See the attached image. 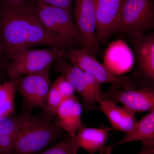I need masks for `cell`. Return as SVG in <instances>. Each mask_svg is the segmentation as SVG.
I'll return each mask as SVG.
<instances>
[{
	"mask_svg": "<svg viewBox=\"0 0 154 154\" xmlns=\"http://www.w3.org/2000/svg\"><path fill=\"white\" fill-rule=\"evenodd\" d=\"M0 41L7 54L31 46L47 45L66 49L63 44L50 35L33 8H14L4 4L0 7Z\"/></svg>",
	"mask_w": 154,
	"mask_h": 154,
	"instance_id": "6da1fadb",
	"label": "cell"
},
{
	"mask_svg": "<svg viewBox=\"0 0 154 154\" xmlns=\"http://www.w3.org/2000/svg\"><path fill=\"white\" fill-rule=\"evenodd\" d=\"M50 35L67 47L86 49L85 45L74 19L72 11L53 7L37 1L33 8Z\"/></svg>",
	"mask_w": 154,
	"mask_h": 154,
	"instance_id": "7a4b0ae2",
	"label": "cell"
},
{
	"mask_svg": "<svg viewBox=\"0 0 154 154\" xmlns=\"http://www.w3.org/2000/svg\"><path fill=\"white\" fill-rule=\"evenodd\" d=\"M23 114L13 154H37L56 141L62 130L30 113Z\"/></svg>",
	"mask_w": 154,
	"mask_h": 154,
	"instance_id": "3957f363",
	"label": "cell"
},
{
	"mask_svg": "<svg viewBox=\"0 0 154 154\" xmlns=\"http://www.w3.org/2000/svg\"><path fill=\"white\" fill-rule=\"evenodd\" d=\"M154 28L153 0H125L111 36L123 33L139 36Z\"/></svg>",
	"mask_w": 154,
	"mask_h": 154,
	"instance_id": "277c9868",
	"label": "cell"
},
{
	"mask_svg": "<svg viewBox=\"0 0 154 154\" xmlns=\"http://www.w3.org/2000/svg\"><path fill=\"white\" fill-rule=\"evenodd\" d=\"M63 57L70 61L74 66L94 76L101 84H112L116 88L126 90L136 88V84L129 78L110 71L98 61L96 57L82 48H66Z\"/></svg>",
	"mask_w": 154,
	"mask_h": 154,
	"instance_id": "5b68a950",
	"label": "cell"
},
{
	"mask_svg": "<svg viewBox=\"0 0 154 154\" xmlns=\"http://www.w3.org/2000/svg\"><path fill=\"white\" fill-rule=\"evenodd\" d=\"M66 49L54 48L43 49H23L12 54V62L8 69L11 78L42 71L51 66L54 62L63 57Z\"/></svg>",
	"mask_w": 154,
	"mask_h": 154,
	"instance_id": "8992f818",
	"label": "cell"
},
{
	"mask_svg": "<svg viewBox=\"0 0 154 154\" xmlns=\"http://www.w3.org/2000/svg\"><path fill=\"white\" fill-rule=\"evenodd\" d=\"M13 78L16 90L22 95L26 112L30 113L34 108L42 109L47 100L51 86L49 69Z\"/></svg>",
	"mask_w": 154,
	"mask_h": 154,
	"instance_id": "52a82bcc",
	"label": "cell"
},
{
	"mask_svg": "<svg viewBox=\"0 0 154 154\" xmlns=\"http://www.w3.org/2000/svg\"><path fill=\"white\" fill-rule=\"evenodd\" d=\"M73 16L86 50L98 56L101 49L96 36V0H75Z\"/></svg>",
	"mask_w": 154,
	"mask_h": 154,
	"instance_id": "ba28073f",
	"label": "cell"
},
{
	"mask_svg": "<svg viewBox=\"0 0 154 154\" xmlns=\"http://www.w3.org/2000/svg\"><path fill=\"white\" fill-rule=\"evenodd\" d=\"M99 98L115 103H122L134 112L154 110L153 88L126 90L113 86L111 89L101 92Z\"/></svg>",
	"mask_w": 154,
	"mask_h": 154,
	"instance_id": "9c48e42d",
	"label": "cell"
},
{
	"mask_svg": "<svg viewBox=\"0 0 154 154\" xmlns=\"http://www.w3.org/2000/svg\"><path fill=\"white\" fill-rule=\"evenodd\" d=\"M128 39L134 49L138 74L152 87L154 82V34L139 36L128 34Z\"/></svg>",
	"mask_w": 154,
	"mask_h": 154,
	"instance_id": "30bf717a",
	"label": "cell"
},
{
	"mask_svg": "<svg viewBox=\"0 0 154 154\" xmlns=\"http://www.w3.org/2000/svg\"><path fill=\"white\" fill-rule=\"evenodd\" d=\"M125 0H96V36L100 45L107 41L121 14Z\"/></svg>",
	"mask_w": 154,
	"mask_h": 154,
	"instance_id": "8fae6325",
	"label": "cell"
},
{
	"mask_svg": "<svg viewBox=\"0 0 154 154\" xmlns=\"http://www.w3.org/2000/svg\"><path fill=\"white\" fill-rule=\"evenodd\" d=\"M54 62V69L67 78L75 91L81 96L83 107L85 110L87 111L95 110L97 101L89 90L85 72L69 63L63 57L59 58Z\"/></svg>",
	"mask_w": 154,
	"mask_h": 154,
	"instance_id": "7c38bea8",
	"label": "cell"
},
{
	"mask_svg": "<svg viewBox=\"0 0 154 154\" xmlns=\"http://www.w3.org/2000/svg\"><path fill=\"white\" fill-rule=\"evenodd\" d=\"M83 107L75 95L64 99L58 109L57 117L53 124L68 132L73 139L78 131L83 126L82 121Z\"/></svg>",
	"mask_w": 154,
	"mask_h": 154,
	"instance_id": "4fadbf2b",
	"label": "cell"
},
{
	"mask_svg": "<svg viewBox=\"0 0 154 154\" xmlns=\"http://www.w3.org/2000/svg\"><path fill=\"white\" fill-rule=\"evenodd\" d=\"M112 128L103 126L99 128L82 127L72 140L74 154H77L80 149L89 154L100 152L105 146Z\"/></svg>",
	"mask_w": 154,
	"mask_h": 154,
	"instance_id": "5bb4252c",
	"label": "cell"
},
{
	"mask_svg": "<svg viewBox=\"0 0 154 154\" xmlns=\"http://www.w3.org/2000/svg\"><path fill=\"white\" fill-rule=\"evenodd\" d=\"M100 110L110 121L112 129L128 133L137 124L135 112L124 106L119 107L114 102L99 98Z\"/></svg>",
	"mask_w": 154,
	"mask_h": 154,
	"instance_id": "9a60e30c",
	"label": "cell"
},
{
	"mask_svg": "<svg viewBox=\"0 0 154 154\" xmlns=\"http://www.w3.org/2000/svg\"><path fill=\"white\" fill-rule=\"evenodd\" d=\"M138 141H141L143 145H154V110L150 111L138 121L134 128L126 134L121 140L111 145L105 146L100 153L101 154H111L112 149L116 146Z\"/></svg>",
	"mask_w": 154,
	"mask_h": 154,
	"instance_id": "2e32d148",
	"label": "cell"
},
{
	"mask_svg": "<svg viewBox=\"0 0 154 154\" xmlns=\"http://www.w3.org/2000/svg\"><path fill=\"white\" fill-rule=\"evenodd\" d=\"M133 62L132 51L122 40L110 44L105 52L104 65L112 72L113 70L124 71L128 69Z\"/></svg>",
	"mask_w": 154,
	"mask_h": 154,
	"instance_id": "e0dca14e",
	"label": "cell"
},
{
	"mask_svg": "<svg viewBox=\"0 0 154 154\" xmlns=\"http://www.w3.org/2000/svg\"><path fill=\"white\" fill-rule=\"evenodd\" d=\"M16 89L13 82L0 84V117L15 113Z\"/></svg>",
	"mask_w": 154,
	"mask_h": 154,
	"instance_id": "ac0fdd59",
	"label": "cell"
},
{
	"mask_svg": "<svg viewBox=\"0 0 154 154\" xmlns=\"http://www.w3.org/2000/svg\"><path fill=\"white\" fill-rule=\"evenodd\" d=\"M64 99L56 88L51 85L46 103L42 109L46 118L45 120L50 122L53 117L56 116L58 109Z\"/></svg>",
	"mask_w": 154,
	"mask_h": 154,
	"instance_id": "d6986e66",
	"label": "cell"
},
{
	"mask_svg": "<svg viewBox=\"0 0 154 154\" xmlns=\"http://www.w3.org/2000/svg\"><path fill=\"white\" fill-rule=\"evenodd\" d=\"M23 120V114L0 117V135H17Z\"/></svg>",
	"mask_w": 154,
	"mask_h": 154,
	"instance_id": "ffe728a7",
	"label": "cell"
},
{
	"mask_svg": "<svg viewBox=\"0 0 154 154\" xmlns=\"http://www.w3.org/2000/svg\"><path fill=\"white\" fill-rule=\"evenodd\" d=\"M37 154H74L72 138L68 134L60 141Z\"/></svg>",
	"mask_w": 154,
	"mask_h": 154,
	"instance_id": "44dd1931",
	"label": "cell"
},
{
	"mask_svg": "<svg viewBox=\"0 0 154 154\" xmlns=\"http://www.w3.org/2000/svg\"><path fill=\"white\" fill-rule=\"evenodd\" d=\"M54 86L64 99L75 96V91L72 84L64 75L57 78L51 84Z\"/></svg>",
	"mask_w": 154,
	"mask_h": 154,
	"instance_id": "7402d4cb",
	"label": "cell"
},
{
	"mask_svg": "<svg viewBox=\"0 0 154 154\" xmlns=\"http://www.w3.org/2000/svg\"><path fill=\"white\" fill-rule=\"evenodd\" d=\"M17 135H0V154H13Z\"/></svg>",
	"mask_w": 154,
	"mask_h": 154,
	"instance_id": "603a6c76",
	"label": "cell"
},
{
	"mask_svg": "<svg viewBox=\"0 0 154 154\" xmlns=\"http://www.w3.org/2000/svg\"><path fill=\"white\" fill-rule=\"evenodd\" d=\"M46 5L72 11L74 0H37Z\"/></svg>",
	"mask_w": 154,
	"mask_h": 154,
	"instance_id": "cb8c5ba5",
	"label": "cell"
},
{
	"mask_svg": "<svg viewBox=\"0 0 154 154\" xmlns=\"http://www.w3.org/2000/svg\"><path fill=\"white\" fill-rule=\"evenodd\" d=\"M5 4L14 8L23 9L28 7L25 0H4Z\"/></svg>",
	"mask_w": 154,
	"mask_h": 154,
	"instance_id": "d4e9b609",
	"label": "cell"
},
{
	"mask_svg": "<svg viewBox=\"0 0 154 154\" xmlns=\"http://www.w3.org/2000/svg\"><path fill=\"white\" fill-rule=\"evenodd\" d=\"M137 154H154V145H143L142 148Z\"/></svg>",
	"mask_w": 154,
	"mask_h": 154,
	"instance_id": "484cf974",
	"label": "cell"
},
{
	"mask_svg": "<svg viewBox=\"0 0 154 154\" xmlns=\"http://www.w3.org/2000/svg\"><path fill=\"white\" fill-rule=\"evenodd\" d=\"M3 49V46L2 44V42L0 41V54H1V53Z\"/></svg>",
	"mask_w": 154,
	"mask_h": 154,
	"instance_id": "4316f807",
	"label": "cell"
},
{
	"mask_svg": "<svg viewBox=\"0 0 154 154\" xmlns=\"http://www.w3.org/2000/svg\"><path fill=\"white\" fill-rule=\"evenodd\" d=\"M1 75V72L0 71V75Z\"/></svg>",
	"mask_w": 154,
	"mask_h": 154,
	"instance_id": "83f0119b",
	"label": "cell"
}]
</instances>
